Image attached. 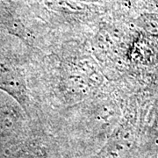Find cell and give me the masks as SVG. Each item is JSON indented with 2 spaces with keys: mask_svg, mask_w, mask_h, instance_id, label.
Wrapping results in <instances>:
<instances>
[{
  "mask_svg": "<svg viewBox=\"0 0 158 158\" xmlns=\"http://www.w3.org/2000/svg\"><path fill=\"white\" fill-rule=\"evenodd\" d=\"M153 1H154L156 5H158V0H153Z\"/></svg>",
  "mask_w": 158,
  "mask_h": 158,
  "instance_id": "1",
  "label": "cell"
}]
</instances>
